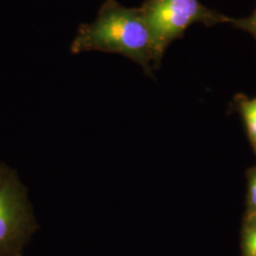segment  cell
Returning a JSON list of instances; mask_svg holds the SVG:
<instances>
[{
	"instance_id": "6da1fadb",
	"label": "cell",
	"mask_w": 256,
	"mask_h": 256,
	"mask_svg": "<svg viewBox=\"0 0 256 256\" xmlns=\"http://www.w3.org/2000/svg\"><path fill=\"white\" fill-rule=\"evenodd\" d=\"M70 50L76 55L87 51L119 54L151 76L162 60L142 8H126L116 0H106L94 22L80 25Z\"/></svg>"
},
{
	"instance_id": "7a4b0ae2",
	"label": "cell",
	"mask_w": 256,
	"mask_h": 256,
	"mask_svg": "<svg viewBox=\"0 0 256 256\" xmlns=\"http://www.w3.org/2000/svg\"><path fill=\"white\" fill-rule=\"evenodd\" d=\"M38 224L17 171L0 160V256H23Z\"/></svg>"
},
{
	"instance_id": "3957f363",
	"label": "cell",
	"mask_w": 256,
	"mask_h": 256,
	"mask_svg": "<svg viewBox=\"0 0 256 256\" xmlns=\"http://www.w3.org/2000/svg\"><path fill=\"white\" fill-rule=\"evenodd\" d=\"M142 11L151 28L160 56L174 43L184 36L194 24L212 28L230 23V17L211 10L200 0H146Z\"/></svg>"
},
{
	"instance_id": "277c9868",
	"label": "cell",
	"mask_w": 256,
	"mask_h": 256,
	"mask_svg": "<svg viewBox=\"0 0 256 256\" xmlns=\"http://www.w3.org/2000/svg\"><path fill=\"white\" fill-rule=\"evenodd\" d=\"M235 104L241 114L250 145L256 154V98H248L247 96L238 94Z\"/></svg>"
},
{
	"instance_id": "5b68a950",
	"label": "cell",
	"mask_w": 256,
	"mask_h": 256,
	"mask_svg": "<svg viewBox=\"0 0 256 256\" xmlns=\"http://www.w3.org/2000/svg\"><path fill=\"white\" fill-rule=\"evenodd\" d=\"M229 24H232L234 28H238V30L252 34V38L256 40V8L250 16L243 18H232Z\"/></svg>"
},
{
	"instance_id": "8992f818",
	"label": "cell",
	"mask_w": 256,
	"mask_h": 256,
	"mask_svg": "<svg viewBox=\"0 0 256 256\" xmlns=\"http://www.w3.org/2000/svg\"><path fill=\"white\" fill-rule=\"evenodd\" d=\"M249 180V209L252 215H256V168L252 170Z\"/></svg>"
},
{
	"instance_id": "52a82bcc",
	"label": "cell",
	"mask_w": 256,
	"mask_h": 256,
	"mask_svg": "<svg viewBox=\"0 0 256 256\" xmlns=\"http://www.w3.org/2000/svg\"><path fill=\"white\" fill-rule=\"evenodd\" d=\"M246 256H256V240L244 236Z\"/></svg>"
}]
</instances>
